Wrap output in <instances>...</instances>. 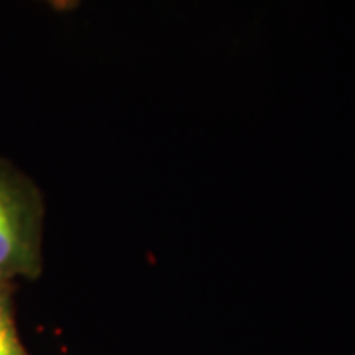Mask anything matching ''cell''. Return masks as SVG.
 Masks as SVG:
<instances>
[{
	"label": "cell",
	"mask_w": 355,
	"mask_h": 355,
	"mask_svg": "<svg viewBox=\"0 0 355 355\" xmlns=\"http://www.w3.org/2000/svg\"><path fill=\"white\" fill-rule=\"evenodd\" d=\"M48 2H51L53 6H60V8H67V6H71L76 0H48Z\"/></svg>",
	"instance_id": "obj_4"
},
{
	"label": "cell",
	"mask_w": 355,
	"mask_h": 355,
	"mask_svg": "<svg viewBox=\"0 0 355 355\" xmlns=\"http://www.w3.org/2000/svg\"><path fill=\"white\" fill-rule=\"evenodd\" d=\"M40 219L32 190L0 164V277L6 280L38 270Z\"/></svg>",
	"instance_id": "obj_1"
},
{
	"label": "cell",
	"mask_w": 355,
	"mask_h": 355,
	"mask_svg": "<svg viewBox=\"0 0 355 355\" xmlns=\"http://www.w3.org/2000/svg\"><path fill=\"white\" fill-rule=\"evenodd\" d=\"M10 296V280L0 277V304H6Z\"/></svg>",
	"instance_id": "obj_3"
},
{
	"label": "cell",
	"mask_w": 355,
	"mask_h": 355,
	"mask_svg": "<svg viewBox=\"0 0 355 355\" xmlns=\"http://www.w3.org/2000/svg\"><path fill=\"white\" fill-rule=\"evenodd\" d=\"M0 355H28L14 324L10 304H0Z\"/></svg>",
	"instance_id": "obj_2"
}]
</instances>
